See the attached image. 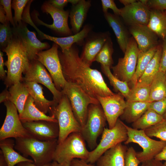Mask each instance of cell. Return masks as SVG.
Wrapping results in <instances>:
<instances>
[{"label":"cell","instance_id":"8992f818","mask_svg":"<svg viewBox=\"0 0 166 166\" xmlns=\"http://www.w3.org/2000/svg\"><path fill=\"white\" fill-rule=\"evenodd\" d=\"M61 92L69 99L74 115L82 127L87 121L89 106L91 104H100L99 101L79 86L70 82H67Z\"/></svg>","mask_w":166,"mask_h":166},{"label":"cell","instance_id":"e575fe53","mask_svg":"<svg viewBox=\"0 0 166 166\" xmlns=\"http://www.w3.org/2000/svg\"><path fill=\"white\" fill-rule=\"evenodd\" d=\"M150 85L137 83L130 88L126 101L150 103Z\"/></svg>","mask_w":166,"mask_h":166},{"label":"cell","instance_id":"6f0895ef","mask_svg":"<svg viewBox=\"0 0 166 166\" xmlns=\"http://www.w3.org/2000/svg\"><path fill=\"white\" fill-rule=\"evenodd\" d=\"M49 164H47L42 166H49ZM16 166H38L35 165L34 163L29 162H23L16 165Z\"/></svg>","mask_w":166,"mask_h":166},{"label":"cell","instance_id":"f546056e","mask_svg":"<svg viewBox=\"0 0 166 166\" xmlns=\"http://www.w3.org/2000/svg\"><path fill=\"white\" fill-rule=\"evenodd\" d=\"M148 27L157 35L163 40L166 37V12L150 10Z\"/></svg>","mask_w":166,"mask_h":166},{"label":"cell","instance_id":"2e32d148","mask_svg":"<svg viewBox=\"0 0 166 166\" xmlns=\"http://www.w3.org/2000/svg\"><path fill=\"white\" fill-rule=\"evenodd\" d=\"M124 97L120 93L107 97H97L105 115L109 128L114 126L123 113L126 105Z\"/></svg>","mask_w":166,"mask_h":166},{"label":"cell","instance_id":"e0dca14e","mask_svg":"<svg viewBox=\"0 0 166 166\" xmlns=\"http://www.w3.org/2000/svg\"><path fill=\"white\" fill-rule=\"evenodd\" d=\"M25 128L32 137L42 141L57 139L59 128L57 121L45 120L22 123Z\"/></svg>","mask_w":166,"mask_h":166},{"label":"cell","instance_id":"4316f807","mask_svg":"<svg viewBox=\"0 0 166 166\" xmlns=\"http://www.w3.org/2000/svg\"><path fill=\"white\" fill-rule=\"evenodd\" d=\"M15 140L11 138L0 140V148L8 166H15L23 162L34 163L33 160L25 157L14 149Z\"/></svg>","mask_w":166,"mask_h":166},{"label":"cell","instance_id":"7bdbcfd3","mask_svg":"<svg viewBox=\"0 0 166 166\" xmlns=\"http://www.w3.org/2000/svg\"><path fill=\"white\" fill-rule=\"evenodd\" d=\"M148 109L163 116L166 111V98L150 102Z\"/></svg>","mask_w":166,"mask_h":166},{"label":"cell","instance_id":"94428289","mask_svg":"<svg viewBox=\"0 0 166 166\" xmlns=\"http://www.w3.org/2000/svg\"><path fill=\"white\" fill-rule=\"evenodd\" d=\"M148 0H139L142 3L146 6Z\"/></svg>","mask_w":166,"mask_h":166},{"label":"cell","instance_id":"f5cc1de1","mask_svg":"<svg viewBox=\"0 0 166 166\" xmlns=\"http://www.w3.org/2000/svg\"><path fill=\"white\" fill-rule=\"evenodd\" d=\"M154 159L158 161H165L163 164L165 166H166V146L156 156Z\"/></svg>","mask_w":166,"mask_h":166},{"label":"cell","instance_id":"1f68e13d","mask_svg":"<svg viewBox=\"0 0 166 166\" xmlns=\"http://www.w3.org/2000/svg\"><path fill=\"white\" fill-rule=\"evenodd\" d=\"M166 98V77L159 71L150 85V103Z\"/></svg>","mask_w":166,"mask_h":166},{"label":"cell","instance_id":"83f0119b","mask_svg":"<svg viewBox=\"0 0 166 166\" xmlns=\"http://www.w3.org/2000/svg\"><path fill=\"white\" fill-rule=\"evenodd\" d=\"M8 91V101L15 106L20 116L30 95L29 90L24 82H19L10 87Z\"/></svg>","mask_w":166,"mask_h":166},{"label":"cell","instance_id":"db71d44e","mask_svg":"<svg viewBox=\"0 0 166 166\" xmlns=\"http://www.w3.org/2000/svg\"><path fill=\"white\" fill-rule=\"evenodd\" d=\"M0 22L2 24H7L10 22L8 21L5 12L2 6H0Z\"/></svg>","mask_w":166,"mask_h":166},{"label":"cell","instance_id":"f35d334b","mask_svg":"<svg viewBox=\"0 0 166 166\" xmlns=\"http://www.w3.org/2000/svg\"><path fill=\"white\" fill-rule=\"evenodd\" d=\"M28 0H13L12 7L14 11V21L15 26L21 23L22 15Z\"/></svg>","mask_w":166,"mask_h":166},{"label":"cell","instance_id":"3957f363","mask_svg":"<svg viewBox=\"0 0 166 166\" xmlns=\"http://www.w3.org/2000/svg\"><path fill=\"white\" fill-rule=\"evenodd\" d=\"M15 139L14 148L25 157H31L35 165L42 166L53 161L57 139L42 141L30 136Z\"/></svg>","mask_w":166,"mask_h":166},{"label":"cell","instance_id":"52a82bcc","mask_svg":"<svg viewBox=\"0 0 166 166\" xmlns=\"http://www.w3.org/2000/svg\"><path fill=\"white\" fill-rule=\"evenodd\" d=\"M102 134L99 144L94 149L89 152L86 162L95 163L106 151L125 142L128 137L125 124L119 118L112 128H105Z\"/></svg>","mask_w":166,"mask_h":166},{"label":"cell","instance_id":"9f6ffc18","mask_svg":"<svg viewBox=\"0 0 166 166\" xmlns=\"http://www.w3.org/2000/svg\"><path fill=\"white\" fill-rule=\"evenodd\" d=\"M71 162L66 161L59 163L56 161H53L50 163L49 166H71Z\"/></svg>","mask_w":166,"mask_h":166},{"label":"cell","instance_id":"ffe728a7","mask_svg":"<svg viewBox=\"0 0 166 166\" xmlns=\"http://www.w3.org/2000/svg\"><path fill=\"white\" fill-rule=\"evenodd\" d=\"M129 31L136 42L140 51L145 52L158 45V36L147 26H131Z\"/></svg>","mask_w":166,"mask_h":166},{"label":"cell","instance_id":"d6986e66","mask_svg":"<svg viewBox=\"0 0 166 166\" xmlns=\"http://www.w3.org/2000/svg\"><path fill=\"white\" fill-rule=\"evenodd\" d=\"M120 16L130 26L137 25L147 26L149 21L150 10L139 1L120 9Z\"/></svg>","mask_w":166,"mask_h":166},{"label":"cell","instance_id":"680465c9","mask_svg":"<svg viewBox=\"0 0 166 166\" xmlns=\"http://www.w3.org/2000/svg\"><path fill=\"white\" fill-rule=\"evenodd\" d=\"M0 166H8L2 151L0 150Z\"/></svg>","mask_w":166,"mask_h":166},{"label":"cell","instance_id":"ba28073f","mask_svg":"<svg viewBox=\"0 0 166 166\" xmlns=\"http://www.w3.org/2000/svg\"><path fill=\"white\" fill-rule=\"evenodd\" d=\"M106 121L105 115L100 104L89 105L86 122L81 128L80 132L92 150L98 145L97 139L102 134Z\"/></svg>","mask_w":166,"mask_h":166},{"label":"cell","instance_id":"7c38bea8","mask_svg":"<svg viewBox=\"0 0 166 166\" xmlns=\"http://www.w3.org/2000/svg\"><path fill=\"white\" fill-rule=\"evenodd\" d=\"M41 9L42 12L49 14L51 15L53 20V23L47 24L40 20L38 18V14L36 11H34L31 14L33 21L61 35L67 36L72 35V32L68 24V18L69 14V11L57 9L48 1H45L43 3Z\"/></svg>","mask_w":166,"mask_h":166},{"label":"cell","instance_id":"4fadbf2b","mask_svg":"<svg viewBox=\"0 0 166 166\" xmlns=\"http://www.w3.org/2000/svg\"><path fill=\"white\" fill-rule=\"evenodd\" d=\"M4 104L6 112L4 122L0 129V140L31 136L23 126L15 106L9 101L4 102Z\"/></svg>","mask_w":166,"mask_h":166},{"label":"cell","instance_id":"6125c7cd","mask_svg":"<svg viewBox=\"0 0 166 166\" xmlns=\"http://www.w3.org/2000/svg\"><path fill=\"white\" fill-rule=\"evenodd\" d=\"M162 116L164 119H166V111Z\"/></svg>","mask_w":166,"mask_h":166},{"label":"cell","instance_id":"bcb514c9","mask_svg":"<svg viewBox=\"0 0 166 166\" xmlns=\"http://www.w3.org/2000/svg\"><path fill=\"white\" fill-rule=\"evenodd\" d=\"M146 6L152 10L166 11V0H148Z\"/></svg>","mask_w":166,"mask_h":166},{"label":"cell","instance_id":"5b68a950","mask_svg":"<svg viewBox=\"0 0 166 166\" xmlns=\"http://www.w3.org/2000/svg\"><path fill=\"white\" fill-rule=\"evenodd\" d=\"M85 141L80 132L70 133L62 142L57 144L53 161L61 163L79 159L86 161L89 152L87 149Z\"/></svg>","mask_w":166,"mask_h":166},{"label":"cell","instance_id":"277c9868","mask_svg":"<svg viewBox=\"0 0 166 166\" xmlns=\"http://www.w3.org/2000/svg\"><path fill=\"white\" fill-rule=\"evenodd\" d=\"M49 113L51 116H54L59 125V134L57 144L62 142L70 133L80 132L82 127L74 115L66 95L63 94L58 103L50 107Z\"/></svg>","mask_w":166,"mask_h":166},{"label":"cell","instance_id":"484cf974","mask_svg":"<svg viewBox=\"0 0 166 166\" xmlns=\"http://www.w3.org/2000/svg\"><path fill=\"white\" fill-rule=\"evenodd\" d=\"M19 117L22 123L40 120L57 121L54 116H47L38 109L30 94L26 102L22 113Z\"/></svg>","mask_w":166,"mask_h":166},{"label":"cell","instance_id":"ab89813d","mask_svg":"<svg viewBox=\"0 0 166 166\" xmlns=\"http://www.w3.org/2000/svg\"><path fill=\"white\" fill-rule=\"evenodd\" d=\"M14 36L10 23L0 25V45L2 50L7 46Z\"/></svg>","mask_w":166,"mask_h":166},{"label":"cell","instance_id":"ac0fdd59","mask_svg":"<svg viewBox=\"0 0 166 166\" xmlns=\"http://www.w3.org/2000/svg\"><path fill=\"white\" fill-rule=\"evenodd\" d=\"M109 37L106 32H90L85 38L80 56L82 61L90 66L97 54Z\"/></svg>","mask_w":166,"mask_h":166},{"label":"cell","instance_id":"ee69618b","mask_svg":"<svg viewBox=\"0 0 166 166\" xmlns=\"http://www.w3.org/2000/svg\"><path fill=\"white\" fill-rule=\"evenodd\" d=\"M101 2L104 13L108 12V9H110L113 11L115 15H120V9L118 8L113 0H101Z\"/></svg>","mask_w":166,"mask_h":166},{"label":"cell","instance_id":"be15d7a7","mask_svg":"<svg viewBox=\"0 0 166 166\" xmlns=\"http://www.w3.org/2000/svg\"><path fill=\"white\" fill-rule=\"evenodd\" d=\"M165 74L166 77V71L165 72Z\"/></svg>","mask_w":166,"mask_h":166},{"label":"cell","instance_id":"8d00e7d4","mask_svg":"<svg viewBox=\"0 0 166 166\" xmlns=\"http://www.w3.org/2000/svg\"><path fill=\"white\" fill-rule=\"evenodd\" d=\"M113 51V43L109 37L96 55L94 61L100 63L101 65L111 68L113 63L112 57Z\"/></svg>","mask_w":166,"mask_h":166},{"label":"cell","instance_id":"e7e4bbea","mask_svg":"<svg viewBox=\"0 0 166 166\" xmlns=\"http://www.w3.org/2000/svg\"><path fill=\"white\" fill-rule=\"evenodd\" d=\"M166 12V11H165Z\"/></svg>","mask_w":166,"mask_h":166},{"label":"cell","instance_id":"d4e9b609","mask_svg":"<svg viewBox=\"0 0 166 166\" xmlns=\"http://www.w3.org/2000/svg\"><path fill=\"white\" fill-rule=\"evenodd\" d=\"M104 14L105 19L114 33L120 49L124 53L129 38L124 25L119 16L108 12Z\"/></svg>","mask_w":166,"mask_h":166},{"label":"cell","instance_id":"cb8c5ba5","mask_svg":"<svg viewBox=\"0 0 166 166\" xmlns=\"http://www.w3.org/2000/svg\"><path fill=\"white\" fill-rule=\"evenodd\" d=\"M24 82L34 100L35 106L45 114L49 112L50 107L58 103L53 100L49 101L46 99L44 95L42 87L38 83L32 81Z\"/></svg>","mask_w":166,"mask_h":166},{"label":"cell","instance_id":"d590c367","mask_svg":"<svg viewBox=\"0 0 166 166\" xmlns=\"http://www.w3.org/2000/svg\"><path fill=\"white\" fill-rule=\"evenodd\" d=\"M101 68L103 73L108 78L110 85L113 87L114 90L121 93L126 99L130 90L128 84L120 80L115 77L112 73L110 67L101 65Z\"/></svg>","mask_w":166,"mask_h":166},{"label":"cell","instance_id":"7a4b0ae2","mask_svg":"<svg viewBox=\"0 0 166 166\" xmlns=\"http://www.w3.org/2000/svg\"><path fill=\"white\" fill-rule=\"evenodd\" d=\"M2 50L7 56V60L5 62L7 74L4 81L6 88H9L23 81L22 74L27 69L30 61L22 42L14 35L7 47Z\"/></svg>","mask_w":166,"mask_h":166},{"label":"cell","instance_id":"836d02e7","mask_svg":"<svg viewBox=\"0 0 166 166\" xmlns=\"http://www.w3.org/2000/svg\"><path fill=\"white\" fill-rule=\"evenodd\" d=\"M164 120L163 116L154 110L148 109L137 120L132 123V128L145 130L154 125Z\"/></svg>","mask_w":166,"mask_h":166},{"label":"cell","instance_id":"7402d4cb","mask_svg":"<svg viewBox=\"0 0 166 166\" xmlns=\"http://www.w3.org/2000/svg\"><path fill=\"white\" fill-rule=\"evenodd\" d=\"M92 26L87 24L79 33L69 36L63 37L52 36L44 33L43 39L52 41L61 47V51H63L71 47L75 43L83 45L85 38L91 32Z\"/></svg>","mask_w":166,"mask_h":166},{"label":"cell","instance_id":"11a10c76","mask_svg":"<svg viewBox=\"0 0 166 166\" xmlns=\"http://www.w3.org/2000/svg\"><path fill=\"white\" fill-rule=\"evenodd\" d=\"M9 97V92L7 89V88L5 89L0 93V102H4L8 101Z\"/></svg>","mask_w":166,"mask_h":166},{"label":"cell","instance_id":"8fae6325","mask_svg":"<svg viewBox=\"0 0 166 166\" xmlns=\"http://www.w3.org/2000/svg\"><path fill=\"white\" fill-rule=\"evenodd\" d=\"M59 46L54 43L49 49L37 54L36 59L41 63L49 73L56 88L61 92L67 83L63 76L58 55Z\"/></svg>","mask_w":166,"mask_h":166},{"label":"cell","instance_id":"30bf717a","mask_svg":"<svg viewBox=\"0 0 166 166\" xmlns=\"http://www.w3.org/2000/svg\"><path fill=\"white\" fill-rule=\"evenodd\" d=\"M139 52L136 41L132 37L129 38L124 57L120 58L117 64L111 68L113 75L120 80L130 83L135 72Z\"/></svg>","mask_w":166,"mask_h":166},{"label":"cell","instance_id":"603a6c76","mask_svg":"<svg viewBox=\"0 0 166 166\" xmlns=\"http://www.w3.org/2000/svg\"><path fill=\"white\" fill-rule=\"evenodd\" d=\"M91 6L90 0H79L76 4L72 5L69 17L71 30L74 34L81 31Z\"/></svg>","mask_w":166,"mask_h":166},{"label":"cell","instance_id":"60d3db41","mask_svg":"<svg viewBox=\"0 0 166 166\" xmlns=\"http://www.w3.org/2000/svg\"><path fill=\"white\" fill-rule=\"evenodd\" d=\"M136 152L133 147L128 148L125 157L124 166H139L140 163L136 156Z\"/></svg>","mask_w":166,"mask_h":166},{"label":"cell","instance_id":"44dd1931","mask_svg":"<svg viewBox=\"0 0 166 166\" xmlns=\"http://www.w3.org/2000/svg\"><path fill=\"white\" fill-rule=\"evenodd\" d=\"M128 148L120 143L106 151L96 162L97 166H124Z\"/></svg>","mask_w":166,"mask_h":166},{"label":"cell","instance_id":"d6a6232c","mask_svg":"<svg viewBox=\"0 0 166 166\" xmlns=\"http://www.w3.org/2000/svg\"><path fill=\"white\" fill-rule=\"evenodd\" d=\"M159 45L145 52L140 51L135 73L130 83L132 88L134 86L143 73L148 64L157 51Z\"/></svg>","mask_w":166,"mask_h":166},{"label":"cell","instance_id":"7dc6e473","mask_svg":"<svg viewBox=\"0 0 166 166\" xmlns=\"http://www.w3.org/2000/svg\"><path fill=\"white\" fill-rule=\"evenodd\" d=\"M163 40L160 71L165 73L166 71V37Z\"/></svg>","mask_w":166,"mask_h":166},{"label":"cell","instance_id":"91938a15","mask_svg":"<svg viewBox=\"0 0 166 166\" xmlns=\"http://www.w3.org/2000/svg\"><path fill=\"white\" fill-rule=\"evenodd\" d=\"M119 1L124 6H126L134 3L137 1L136 0H120Z\"/></svg>","mask_w":166,"mask_h":166},{"label":"cell","instance_id":"b9f144b4","mask_svg":"<svg viewBox=\"0 0 166 166\" xmlns=\"http://www.w3.org/2000/svg\"><path fill=\"white\" fill-rule=\"evenodd\" d=\"M33 0H29L26 4L23 12L22 17V21L25 23H28L32 26L37 31L38 34L42 38L43 37L44 33L40 31L36 26L33 22L32 19L31 18L30 13V6Z\"/></svg>","mask_w":166,"mask_h":166},{"label":"cell","instance_id":"4dcf8cb0","mask_svg":"<svg viewBox=\"0 0 166 166\" xmlns=\"http://www.w3.org/2000/svg\"><path fill=\"white\" fill-rule=\"evenodd\" d=\"M162 51V47L159 45L157 51L148 64L143 73L137 83L150 85L155 76L160 71Z\"/></svg>","mask_w":166,"mask_h":166},{"label":"cell","instance_id":"6da1fadb","mask_svg":"<svg viewBox=\"0 0 166 166\" xmlns=\"http://www.w3.org/2000/svg\"><path fill=\"white\" fill-rule=\"evenodd\" d=\"M58 55L67 82L76 85L95 98L115 94L107 86L101 73L91 69L82 61L77 46L73 45L63 51H58Z\"/></svg>","mask_w":166,"mask_h":166},{"label":"cell","instance_id":"9a60e30c","mask_svg":"<svg viewBox=\"0 0 166 166\" xmlns=\"http://www.w3.org/2000/svg\"><path fill=\"white\" fill-rule=\"evenodd\" d=\"M12 28L13 34L22 42L30 61L35 59L39 52L50 48L48 42H41L37 38L36 33L28 30L26 23L22 22Z\"/></svg>","mask_w":166,"mask_h":166},{"label":"cell","instance_id":"74e56055","mask_svg":"<svg viewBox=\"0 0 166 166\" xmlns=\"http://www.w3.org/2000/svg\"><path fill=\"white\" fill-rule=\"evenodd\" d=\"M146 135L150 137H155L166 141V119L145 130Z\"/></svg>","mask_w":166,"mask_h":166},{"label":"cell","instance_id":"9c48e42d","mask_svg":"<svg viewBox=\"0 0 166 166\" xmlns=\"http://www.w3.org/2000/svg\"><path fill=\"white\" fill-rule=\"evenodd\" d=\"M125 126L128 137L124 143L125 145L136 143L141 147L142 151L136 152V156L140 163L154 159L166 146V141L151 139L144 130L134 129L126 124Z\"/></svg>","mask_w":166,"mask_h":166},{"label":"cell","instance_id":"f1b7e54d","mask_svg":"<svg viewBox=\"0 0 166 166\" xmlns=\"http://www.w3.org/2000/svg\"><path fill=\"white\" fill-rule=\"evenodd\" d=\"M149 102L126 101V105L120 118L128 123H133L148 109Z\"/></svg>","mask_w":166,"mask_h":166},{"label":"cell","instance_id":"f6af8a7d","mask_svg":"<svg viewBox=\"0 0 166 166\" xmlns=\"http://www.w3.org/2000/svg\"><path fill=\"white\" fill-rule=\"evenodd\" d=\"M12 2L11 0H0V4L3 7L8 21L13 27H15L16 26L14 22L11 11Z\"/></svg>","mask_w":166,"mask_h":166},{"label":"cell","instance_id":"c3c4849f","mask_svg":"<svg viewBox=\"0 0 166 166\" xmlns=\"http://www.w3.org/2000/svg\"><path fill=\"white\" fill-rule=\"evenodd\" d=\"M48 2L56 8L64 10V8L67 6L68 3H71V0H50Z\"/></svg>","mask_w":166,"mask_h":166},{"label":"cell","instance_id":"5bb4252c","mask_svg":"<svg viewBox=\"0 0 166 166\" xmlns=\"http://www.w3.org/2000/svg\"><path fill=\"white\" fill-rule=\"evenodd\" d=\"M24 74V81L35 82L43 85L52 94L53 100L58 102L61 98L62 93L56 88L50 74L44 65L38 60L34 59L30 61L29 66Z\"/></svg>","mask_w":166,"mask_h":166},{"label":"cell","instance_id":"681fc988","mask_svg":"<svg viewBox=\"0 0 166 166\" xmlns=\"http://www.w3.org/2000/svg\"><path fill=\"white\" fill-rule=\"evenodd\" d=\"M3 54L2 52L0 51V78L4 81L5 80L6 75L4 66L5 65L3 58Z\"/></svg>","mask_w":166,"mask_h":166},{"label":"cell","instance_id":"f907efd6","mask_svg":"<svg viewBox=\"0 0 166 166\" xmlns=\"http://www.w3.org/2000/svg\"><path fill=\"white\" fill-rule=\"evenodd\" d=\"M71 166H97L93 164L89 163L85 161L78 159H73L70 163Z\"/></svg>","mask_w":166,"mask_h":166},{"label":"cell","instance_id":"816d5d0a","mask_svg":"<svg viewBox=\"0 0 166 166\" xmlns=\"http://www.w3.org/2000/svg\"><path fill=\"white\" fill-rule=\"evenodd\" d=\"M141 163L140 166H165L161 161L157 160L154 159L144 162Z\"/></svg>","mask_w":166,"mask_h":166}]
</instances>
